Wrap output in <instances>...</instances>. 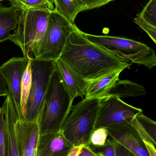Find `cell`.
<instances>
[{"label": "cell", "mask_w": 156, "mask_h": 156, "mask_svg": "<svg viewBox=\"0 0 156 156\" xmlns=\"http://www.w3.org/2000/svg\"><path fill=\"white\" fill-rule=\"evenodd\" d=\"M134 22L137 25L139 26L140 28L148 34L151 39L154 41V43L156 44V27L144 22L137 16L134 19Z\"/></svg>", "instance_id": "cell-26"}, {"label": "cell", "mask_w": 156, "mask_h": 156, "mask_svg": "<svg viewBox=\"0 0 156 156\" xmlns=\"http://www.w3.org/2000/svg\"><path fill=\"white\" fill-rule=\"evenodd\" d=\"M143 141L146 147L148 156H156V146L149 142Z\"/></svg>", "instance_id": "cell-31"}, {"label": "cell", "mask_w": 156, "mask_h": 156, "mask_svg": "<svg viewBox=\"0 0 156 156\" xmlns=\"http://www.w3.org/2000/svg\"><path fill=\"white\" fill-rule=\"evenodd\" d=\"M55 9L62 16L74 23L75 19L81 9L77 0H52Z\"/></svg>", "instance_id": "cell-19"}, {"label": "cell", "mask_w": 156, "mask_h": 156, "mask_svg": "<svg viewBox=\"0 0 156 156\" xmlns=\"http://www.w3.org/2000/svg\"><path fill=\"white\" fill-rule=\"evenodd\" d=\"M116 143L111 139H108L106 144L103 147H101V152L104 156H116Z\"/></svg>", "instance_id": "cell-27"}, {"label": "cell", "mask_w": 156, "mask_h": 156, "mask_svg": "<svg viewBox=\"0 0 156 156\" xmlns=\"http://www.w3.org/2000/svg\"><path fill=\"white\" fill-rule=\"evenodd\" d=\"M2 107L3 108L7 127L8 156H19L15 131V124L18 117L13 102L8 95Z\"/></svg>", "instance_id": "cell-15"}, {"label": "cell", "mask_w": 156, "mask_h": 156, "mask_svg": "<svg viewBox=\"0 0 156 156\" xmlns=\"http://www.w3.org/2000/svg\"><path fill=\"white\" fill-rule=\"evenodd\" d=\"M82 12L99 8L114 0H77Z\"/></svg>", "instance_id": "cell-25"}, {"label": "cell", "mask_w": 156, "mask_h": 156, "mask_svg": "<svg viewBox=\"0 0 156 156\" xmlns=\"http://www.w3.org/2000/svg\"><path fill=\"white\" fill-rule=\"evenodd\" d=\"M86 82L131 65L86 39L77 27L71 34L59 58Z\"/></svg>", "instance_id": "cell-1"}, {"label": "cell", "mask_w": 156, "mask_h": 156, "mask_svg": "<svg viewBox=\"0 0 156 156\" xmlns=\"http://www.w3.org/2000/svg\"><path fill=\"white\" fill-rule=\"evenodd\" d=\"M15 131L19 156H36L39 128L37 122H27L17 119Z\"/></svg>", "instance_id": "cell-11"}, {"label": "cell", "mask_w": 156, "mask_h": 156, "mask_svg": "<svg viewBox=\"0 0 156 156\" xmlns=\"http://www.w3.org/2000/svg\"><path fill=\"white\" fill-rule=\"evenodd\" d=\"M123 69H119L109 73L102 77L86 82L84 90L85 98L101 99L109 91L113 85L119 80V76Z\"/></svg>", "instance_id": "cell-14"}, {"label": "cell", "mask_w": 156, "mask_h": 156, "mask_svg": "<svg viewBox=\"0 0 156 156\" xmlns=\"http://www.w3.org/2000/svg\"><path fill=\"white\" fill-rule=\"evenodd\" d=\"M30 57H13L0 66V75L4 79L18 119L22 117L21 83L23 75L28 66Z\"/></svg>", "instance_id": "cell-9"}, {"label": "cell", "mask_w": 156, "mask_h": 156, "mask_svg": "<svg viewBox=\"0 0 156 156\" xmlns=\"http://www.w3.org/2000/svg\"><path fill=\"white\" fill-rule=\"evenodd\" d=\"M20 10L11 5L4 6L0 4V42L9 40L11 32L17 26Z\"/></svg>", "instance_id": "cell-16"}, {"label": "cell", "mask_w": 156, "mask_h": 156, "mask_svg": "<svg viewBox=\"0 0 156 156\" xmlns=\"http://www.w3.org/2000/svg\"><path fill=\"white\" fill-rule=\"evenodd\" d=\"M137 16L145 23L156 27V0H149Z\"/></svg>", "instance_id": "cell-22"}, {"label": "cell", "mask_w": 156, "mask_h": 156, "mask_svg": "<svg viewBox=\"0 0 156 156\" xmlns=\"http://www.w3.org/2000/svg\"><path fill=\"white\" fill-rule=\"evenodd\" d=\"M95 153H96V156H104L102 152H98V153L95 152Z\"/></svg>", "instance_id": "cell-33"}, {"label": "cell", "mask_w": 156, "mask_h": 156, "mask_svg": "<svg viewBox=\"0 0 156 156\" xmlns=\"http://www.w3.org/2000/svg\"><path fill=\"white\" fill-rule=\"evenodd\" d=\"M8 94V89L7 84L0 75V96H7Z\"/></svg>", "instance_id": "cell-30"}, {"label": "cell", "mask_w": 156, "mask_h": 156, "mask_svg": "<svg viewBox=\"0 0 156 156\" xmlns=\"http://www.w3.org/2000/svg\"><path fill=\"white\" fill-rule=\"evenodd\" d=\"M108 133L104 127L96 128L93 133L90 140V146L92 145L95 148L103 147L108 139Z\"/></svg>", "instance_id": "cell-24"}, {"label": "cell", "mask_w": 156, "mask_h": 156, "mask_svg": "<svg viewBox=\"0 0 156 156\" xmlns=\"http://www.w3.org/2000/svg\"><path fill=\"white\" fill-rule=\"evenodd\" d=\"M100 99L85 98L72 105L61 129L65 138L73 146H90L98 118Z\"/></svg>", "instance_id": "cell-3"}, {"label": "cell", "mask_w": 156, "mask_h": 156, "mask_svg": "<svg viewBox=\"0 0 156 156\" xmlns=\"http://www.w3.org/2000/svg\"><path fill=\"white\" fill-rule=\"evenodd\" d=\"M31 83L21 120L37 122L50 78L56 69L55 61L30 58Z\"/></svg>", "instance_id": "cell-7"}, {"label": "cell", "mask_w": 156, "mask_h": 156, "mask_svg": "<svg viewBox=\"0 0 156 156\" xmlns=\"http://www.w3.org/2000/svg\"><path fill=\"white\" fill-rule=\"evenodd\" d=\"M55 64L56 69L59 73L71 99L74 100L78 96L82 98L87 82L60 58L56 60Z\"/></svg>", "instance_id": "cell-13"}, {"label": "cell", "mask_w": 156, "mask_h": 156, "mask_svg": "<svg viewBox=\"0 0 156 156\" xmlns=\"http://www.w3.org/2000/svg\"><path fill=\"white\" fill-rule=\"evenodd\" d=\"M144 141L156 146V123L140 113L136 115L131 122Z\"/></svg>", "instance_id": "cell-18"}, {"label": "cell", "mask_w": 156, "mask_h": 156, "mask_svg": "<svg viewBox=\"0 0 156 156\" xmlns=\"http://www.w3.org/2000/svg\"><path fill=\"white\" fill-rule=\"evenodd\" d=\"M3 1V0H0V1Z\"/></svg>", "instance_id": "cell-34"}, {"label": "cell", "mask_w": 156, "mask_h": 156, "mask_svg": "<svg viewBox=\"0 0 156 156\" xmlns=\"http://www.w3.org/2000/svg\"><path fill=\"white\" fill-rule=\"evenodd\" d=\"M130 121L106 127L108 136L136 156H148L143 141Z\"/></svg>", "instance_id": "cell-10"}, {"label": "cell", "mask_w": 156, "mask_h": 156, "mask_svg": "<svg viewBox=\"0 0 156 156\" xmlns=\"http://www.w3.org/2000/svg\"><path fill=\"white\" fill-rule=\"evenodd\" d=\"M146 94V90L143 85L128 80H118L103 98L111 96L120 98L131 96L137 97Z\"/></svg>", "instance_id": "cell-17"}, {"label": "cell", "mask_w": 156, "mask_h": 156, "mask_svg": "<svg viewBox=\"0 0 156 156\" xmlns=\"http://www.w3.org/2000/svg\"><path fill=\"white\" fill-rule=\"evenodd\" d=\"M12 6L20 10L43 9L52 11L55 10L52 0H8Z\"/></svg>", "instance_id": "cell-20"}, {"label": "cell", "mask_w": 156, "mask_h": 156, "mask_svg": "<svg viewBox=\"0 0 156 156\" xmlns=\"http://www.w3.org/2000/svg\"><path fill=\"white\" fill-rule=\"evenodd\" d=\"M79 156H96V153L90 146H84Z\"/></svg>", "instance_id": "cell-29"}, {"label": "cell", "mask_w": 156, "mask_h": 156, "mask_svg": "<svg viewBox=\"0 0 156 156\" xmlns=\"http://www.w3.org/2000/svg\"><path fill=\"white\" fill-rule=\"evenodd\" d=\"M81 33L90 42L122 59L149 69L156 66L155 52L146 44L125 37Z\"/></svg>", "instance_id": "cell-5"}, {"label": "cell", "mask_w": 156, "mask_h": 156, "mask_svg": "<svg viewBox=\"0 0 156 156\" xmlns=\"http://www.w3.org/2000/svg\"><path fill=\"white\" fill-rule=\"evenodd\" d=\"M116 156H136L131 151L123 147L116 144Z\"/></svg>", "instance_id": "cell-28"}, {"label": "cell", "mask_w": 156, "mask_h": 156, "mask_svg": "<svg viewBox=\"0 0 156 156\" xmlns=\"http://www.w3.org/2000/svg\"><path fill=\"white\" fill-rule=\"evenodd\" d=\"M51 12L43 9L19 11L17 26L9 40L20 48L24 56L29 57L30 47L44 36Z\"/></svg>", "instance_id": "cell-6"}, {"label": "cell", "mask_w": 156, "mask_h": 156, "mask_svg": "<svg viewBox=\"0 0 156 156\" xmlns=\"http://www.w3.org/2000/svg\"><path fill=\"white\" fill-rule=\"evenodd\" d=\"M31 83V67L30 59L28 66L23 75L21 83V106L22 116L29 94Z\"/></svg>", "instance_id": "cell-23"}, {"label": "cell", "mask_w": 156, "mask_h": 156, "mask_svg": "<svg viewBox=\"0 0 156 156\" xmlns=\"http://www.w3.org/2000/svg\"><path fill=\"white\" fill-rule=\"evenodd\" d=\"M73 101L55 69L38 117L40 134L60 131L71 111Z\"/></svg>", "instance_id": "cell-2"}, {"label": "cell", "mask_w": 156, "mask_h": 156, "mask_svg": "<svg viewBox=\"0 0 156 156\" xmlns=\"http://www.w3.org/2000/svg\"><path fill=\"white\" fill-rule=\"evenodd\" d=\"M83 146H74L68 156H79Z\"/></svg>", "instance_id": "cell-32"}, {"label": "cell", "mask_w": 156, "mask_h": 156, "mask_svg": "<svg viewBox=\"0 0 156 156\" xmlns=\"http://www.w3.org/2000/svg\"><path fill=\"white\" fill-rule=\"evenodd\" d=\"M76 27L55 9L49 15L44 36L30 47L29 57L56 61L60 57L69 36Z\"/></svg>", "instance_id": "cell-4"}, {"label": "cell", "mask_w": 156, "mask_h": 156, "mask_svg": "<svg viewBox=\"0 0 156 156\" xmlns=\"http://www.w3.org/2000/svg\"><path fill=\"white\" fill-rule=\"evenodd\" d=\"M143 110L124 102L121 98L111 96L101 98L95 128L106 127L130 121Z\"/></svg>", "instance_id": "cell-8"}, {"label": "cell", "mask_w": 156, "mask_h": 156, "mask_svg": "<svg viewBox=\"0 0 156 156\" xmlns=\"http://www.w3.org/2000/svg\"><path fill=\"white\" fill-rule=\"evenodd\" d=\"M0 156H8L7 127L2 107H0Z\"/></svg>", "instance_id": "cell-21"}, {"label": "cell", "mask_w": 156, "mask_h": 156, "mask_svg": "<svg viewBox=\"0 0 156 156\" xmlns=\"http://www.w3.org/2000/svg\"><path fill=\"white\" fill-rule=\"evenodd\" d=\"M74 147L61 130L40 134L36 156H68Z\"/></svg>", "instance_id": "cell-12"}]
</instances>
